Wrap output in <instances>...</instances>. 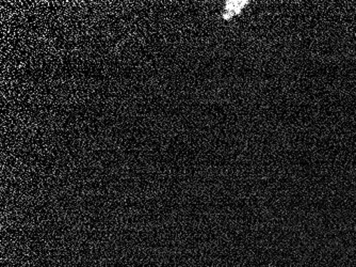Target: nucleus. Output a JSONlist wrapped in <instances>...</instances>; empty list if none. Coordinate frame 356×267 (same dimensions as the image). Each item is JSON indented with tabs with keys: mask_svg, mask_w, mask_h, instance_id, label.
Masks as SVG:
<instances>
[{
	"mask_svg": "<svg viewBox=\"0 0 356 267\" xmlns=\"http://www.w3.org/2000/svg\"><path fill=\"white\" fill-rule=\"evenodd\" d=\"M248 1H227L222 17L226 21L240 15L242 10L248 6Z\"/></svg>",
	"mask_w": 356,
	"mask_h": 267,
	"instance_id": "1",
	"label": "nucleus"
}]
</instances>
